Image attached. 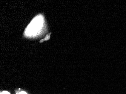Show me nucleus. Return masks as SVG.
Listing matches in <instances>:
<instances>
[{"label": "nucleus", "instance_id": "obj_2", "mask_svg": "<svg viewBox=\"0 0 126 94\" xmlns=\"http://www.w3.org/2000/svg\"><path fill=\"white\" fill-rule=\"evenodd\" d=\"M0 94H10L8 92H6V91H4L3 93H1Z\"/></svg>", "mask_w": 126, "mask_h": 94}, {"label": "nucleus", "instance_id": "obj_1", "mask_svg": "<svg viewBox=\"0 0 126 94\" xmlns=\"http://www.w3.org/2000/svg\"><path fill=\"white\" fill-rule=\"evenodd\" d=\"M42 19L41 18L39 19H35L31 23V24L30 25V27H29V28L28 29V33H29L30 32L29 34H32V33H34L36 31L38 30L39 29L38 28L39 27H41L42 25Z\"/></svg>", "mask_w": 126, "mask_h": 94}, {"label": "nucleus", "instance_id": "obj_3", "mask_svg": "<svg viewBox=\"0 0 126 94\" xmlns=\"http://www.w3.org/2000/svg\"><path fill=\"white\" fill-rule=\"evenodd\" d=\"M18 94H27L26 92H22L19 93Z\"/></svg>", "mask_w": 126, "mask_h": 94}]
</instances>
